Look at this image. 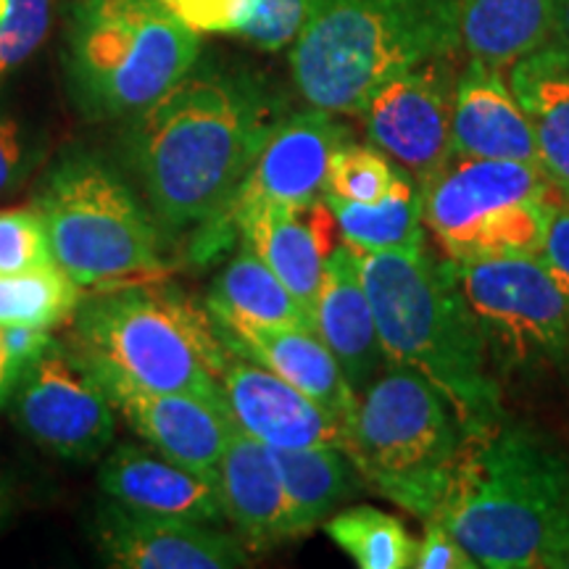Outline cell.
<instances>
[{
    "instance_id": "obj_1",
    "label": "cell",
    "mask_w": 569,
    "mask_h": 569,
    "mask_svg": "<svg viewBox=\"0 0 569 569\" xmlns=\"http://www.w3.org/2000/svg\"><path fill=\"white\" fill-rule=\"evenodd\" d=\"M277 119L253 80L213 69H193L130 119L127 163L159 224L209 232L222 222Z\"/></svg>"
},
{
    "instance_id": "obj_2",
    "label": "cell",
    "mask_w": 569,
    "mask_h": 569,
    "mask_svg": "<svg viewBox=\"0 0 569 569\" xmlns=\"http://www.w3.org/2000/svg\"><path fill=\"white\" fill-rule=\"evenodd\" d=\"M488 569H536L569 519V465L528 425L498 417L465 432L438 511Z\"/></svg>"
},
{
    "instance_id": "obj_3",
    "label": "cell",
    "mask_w": 569,
    "mask_h": 569,
    "mask_svg": "<svg viewBox=\"0 0 569 569\" xmlns=\"http://www.w3.org/2000/svg\"><path fill=\"white\" fill-rule=\"evenodd\" d=\"M359 272L390 365L430 380L465 432L503 417L501 382L461 296L453 261H440L422 246L359 253Z\"/></svg>"
},
{
    "instance_id": "obj_4",
    "label": "cell",
    "mask_w": 569,
    "mask_h": 569,
    "mask_svg": "<svg viewBox=\"0 0 569 569\" xmlns=\"http://www.w3.org/2000/svg\"><path fill=\"white\" fill-rule=\"evenodd\" d=\"M459 46L457 0H311L290 74L315 109L361 117L382 84Z\"/></svg>"
},
{
    "instance_id": "obj_5",
    "label": "cell",
    "mask_w": 569,
    "mask_h": 569,
    "mask_svg": "<svg viewBox=\"0 0 569 569\" xmlns=\"http://www.w3.org/2000/svg\"><path fill=\"white\" fill-rule=\"evenodd\" d=\"M67 343L92 372L142 390L224 398L222 367L230 346L209 306L174 284L138 282L82 298Z\"/></svg>"
},
{
    "instance_id": "obj_6",
    "label": "cell",
    "mask_w": 569,
    "mask_h": 569,
    "mask_svg": "<svg viewBox=\"0 0 569 569\" xmlns=\"http://www.w3.org/2000/svg\"><path fill=\"white\" fill-rule=\"evenodd\" d=\"M198 32L161 0H80L67 40V80L82 117L134 119L196 69Z\"/></svg>"
},
{
    "instance_id": "obj_7",
    "label": "cell",
    "mask_w": 569,
    "mask_h": 569,
    "mask_svg": "<svg viewBox=\"0 0 569 569\" xmlns=\"http://www.w3.org/2000/svg\"><path fill=\"white\" fill-rule=\"evenodd\" d=\"M465 427L448 398L415 369L390 365L346 422V453L361 480L419 519L438 517Z\"/></svg>"
},
{
    "instance_id": "obj_8",
    "label": "cell",
    "mask_w": 569,
    "mask_h": 569,
    "mask_svg": "<svg viewBox=\"0 0 569 569\" xmlns=\"http://www.w3.org/2000/svg\"><path fill=\"white\" fill-rule=\"evenodd\" d=\"M34 209L56 264L82 288H119L167 274L159 219L96 156L77 153L56 163Z\"/></svg>"
},
{
    "instance_id": "obj_9",
    "label": "cell",
    "mask_w": 569,
    "mask_h": 569,
    "mask_svg": "<svg viewBox=\"0 0 569 569\" xmlns=\"http://www.w3.org/2000/svg\"><path fill=\"white\" fill-rule=\"evenodd\" d=\"M422 217L448 259L538 253L557 198L543 169L451 153L419 182Z\"/></svg>"
},
{
    "instance_id": "obj_10",
    "label": "cell",
    "mask_w": 569,
    "mask_h": 569,
    "mask_svg": "<svg viewBox=\"0 0 569 569\" xmlns=\"http://www.w3.org/2000/svg\"><path fill=\"white\" fill-rule=\"evenodd\" d=\"M453 267L496 372H565L569 301L540 253L480 256L453 261Z\"/></svg>"
},
{
    "instance_id": "obj_11",
    "label": "cell",
    "mask_w": 569,
    "mask_h": 569,
    "mask_svg": "<svg viewBox=\"0 0 569 569\" xmlns=\"http://www.w3.org/2000/svg\"><path fill=\"white\" fill-rule=\"evenodd\" d=\"M113 411L88 361L56 338L19 375L11 393V417L19 430L69 461H90L111 446L117 432Z\"/></svg>"
},
{
    "instance_id": "obj_12",
    "label": "cell",
    "mask_w": 569,
    "mask_h": 569,
    "mask_svg": "<svg viewBox=\"0 0 569 569\" xmlns=\"http://www.w3.org/2000/svg\"><path fill=\"white\" fill-rule=\"evenodd\" d=\"M343 142H348V130L338 122L336 113L315 109V106L277 119L256 156L251 172L227 206L222 222L209 232H201L198 248L211 253L213 246H222L232 232L234 213L251 206L309 209L311 203L322 201L327 167Z\"/></svg>"
},
{
    "instance_id": "obj_13",
    "label": "cell",
    "mask_w": 569,
    "mask_h": 569,
    "mask_svg": "<svg viewBox=\"0 0 569 569\" xmlns=\"http://www.w3.org/2000/svg\"><path fill=\"white\" fill-rule=\"evenodd\" d=\"M457 80L453 53L436 56L382 84L361 113L369 142L417 182L451 156Z\"/></svg>"
},
{
    "instance_id": "obj_14",
    "label": "cell",
    "mask_w": 569,
    "mask_h": 569,
    "mask_svg": "<svg viewBox=\"0 0 569 569\" xmlns=\"http://www.w3.org/2000/svg\"><path fill=\"white\" fill-rule=\"evenodd\" d=\"M96 375L113 409L122 411L127 425L146 443L177 465L217 475L224 448L238 430L224 398L159 393V390H142L113 375Z\"/></svg>"
},
{
    "instance_id": "obj_15",
    "label": "cell",
    "mask_w": 569,
    "mask_h": 569,
    "mask_svg": "<svg viewBox=\"0 0 569 569\" xmlns=\"http://www.w3.org/2000/svg\"><path fill=\"white\" fill-rule=\"evenodd\" d=\"M96 543L106 565L124 569H232L248 565L238 538L211 525L156 517L106 501L96 517Z\"/></svg>"
},
{
    "instance_id": "obj_16",
    "label": "cell",
    "mask_w": 569,
    "mask_h": 569,
    "mask_svg": "<svg viewBox=\"0 0 569 569\" xmlns=\"http://www.w3.org/2000/svg\"><path fill=\"white\" fill-rule=\"evenodd\" d=\"M230 346V343H227ZM222 393L234 425L272 448L338 446L346 451V422L280 375L230 346L222 367Z\"/></svg>"
},
{
    "instance_id": "obj_17",
    "label": "cell",
    "mask_w": 569,
    "mask_h": 569,
    "mask_svg": "<svg viewBox=\"0 0 569 569\" xmlns=\"http://www.w3.org/2000/svg\"><path fill=\"white\" fill-rule=\"evenodd\" d=\"M101 488L111 501L156 517L217 525L227 519L219 475L198 472L140 446H119L101 467Z\"/></svg>"
},
{
    "instance_id": "obj_18",
    "label": "cell",
    "mask_w": 569,
    "mask_h": 569,
    "mask_svg": "<svg viewBox=\"0 0 569 569\" xmlns=\"http://www.w3.org/2000/svg\"><path fill=\"white\" fill-rule=\"evenodd\" d=\"M232 230L243 234V246L251 248L315 317L325 259L336 248L330 240L332 230H338L325 198L309 209L251 206L234 213Z\"/></svg>"
},
{
    "instance_id": "obj_19",
    "label": "cell",
    "mask_w": 569,
    "mask_h": 569,
    "mask_svg": "<svg viewBox=\"0 0 569 569\" xmlns=\"http://www.w3.org/2000/svg\"><path fill=\"white\" fill-rule=\"evenodd\" d=\"M317 336L330 348L356 396L386 372L388 356L377 336L372 303L361 282L359 253L336 246L325 259L322 288L315 306Z\"/></svg>"
},
{
    "instance_id": "obj_20",
    "label": "cell",
    "mask_w": 569,
    "mask_h": 569,
    "mask_svg": "<svg viewBox=\"0 0 569 569\" xmlns=\"http://www.w3.org/2000/svg\"><path fill=\"white\" fill-rule=\"evenodd\" d=\"M219 330L234 351L259 361L284 382L315 398L332 417L348 422L356 407V396L343 369L315 330L288 325H264L253 319L213 315Z\"/></svg>"
},
{
    "instance_id": "obj_21",
    "label": "cell",
    "mask_w": 569,
    "mask_h": 569,
    "mask_svg": "<svg viewBox=\"0 0 569 569\" xmlns=\"http://www.w3.org/2000/svg\"><path fill=\"white\" fill-rule=\"evenodd\" d=\"M451 153L540 167L530 119L503 80L501 69L469 59L459 74L451 119Z\"/></svg>"
},
{
    "instance_id": "obj_22",
    "label": "cell",
    "mask_w": 569,
    "mask_h": 569,
    "mask_svg": "<svg viewBox=\"0 0 569 569\" xmlns=\"http://www.w3.org/2000/svg\"><path fill=\"white\" fill-rule=\"evenodd\" d=\"M217 475L224 515L253 549L296 538L288 496L267 443L238 427Z\"/></svg>"
},
{
    "instance_id": "obj_23",
    "label": "cell",
    "mask_w": 569,
    "mask_h": 569,
    "mask_svg": "<svg viewBox=\"0 0 569 569\" xmlns=\"http://www.w3.org/2000/svg\"><path fill=\"white\" fill-rule=\"evenodd\" d=\"M509 88L528 113L538 163L569 201V51L557 38L509 67Z\"/></svg>"
},
{
    "instance_id": "obj_24",
    "label": "cell",
    "mask_w": 569,
    "mask_h": 569,
    "mask_svg": "<svg viewBox=\"0 0 569 569\" xmlns=\"http://www.w3.org/2000/svg\"><path fill=\"white\" fill-rule=\"evenodd\" d=\"M457 9L469 59L501 71L553 38V0H457Z\"/></svg>"
},
{
    "instance_id": "obj_25",
    "label": "cell",
    "mask_w": 569,
    "mask_h": 569,
    "mask_svg": "<svg viewBox=\"0 0 569 569\" xmlns=\"http://www.w3.org/2000/svg\"><path fill=\"white\" fill-rule=\"evenodd\" d=\"M284 496L290 503L293 536L303 538L336 515L340 503L361 490V475L338 446L272 448Z\"/></svg>"
},
{
    "instance_id": "obj_26",
    "label": "cell",
    "mask_w": 569,
    "mask_h": 569,
    "mask_svg": "<svg viewBox=\"0 0 569 569\" xmlns=\"http://www.w3.org/2000/svg\"><path fill=\"white\" fill-rule=\"evenodd\" d=\"M336 217L338 232L356 253L415 251L425 246L422 190L409 172L398 169L393 184L382 198L369 203L322 196Z\"/></svg>"
},
{
    "instance_id": "obj_27",
    "label": "cell",
    "mask_w": 569,
    "mask_h": 569,
    "mask_svg": "<svg viewBox=\"0 0 569 569\" xmlns=\"http://www.w3.org/2000/svg\"><path fill=\"white\" fill-rule=\"evenodd\" d=\"M193 32L240 38L282 51L301 32L311 0H161Z\"/></svg>"
},
{
    "instance_id": "obj_28",
    "label": "cell",
    "mask_w": 569,
    "mask_h": 569,
    "mask_svg": "<svg viewBox=\"0 0 569 569\" xmlns=\"http://www.w3.org/2000/svg\"><path fill=\"white\" fill-rule=\"evenodd\" d=\"M206 306L211 315H232L317 332L315 317L248 246L240 248V253L217 277Z\"/></svg>"
},
{
    "instance_id": "obj_29",
    "label": "cell",
    "mask_w": 569,
    "mask_h": 569,
    "mask_svg": "<svg viewBox=\"0 0 569 569\" xmlns=\"http://www.w3.org/2000/svg\"><path fill=\"white\" fill-rule=\"evenodd\" d=\"M327 536L356 567L361 569H407L415 567L417 543L401 519L375 507H351L336 511L322 525Z\"/></svg>"
},
{
    "instance_id": "obj_30",
    "label": "cell",
    "mask_w": 569,
    "mask_h": 569,
    "mask_svg": "<svg viewBox=\"0 0 569 569\" xmlns=\"http://www.w3.org/2000/svg\"><path fill=\"white\" fill-rule=\"evenodd\" d=\"M77 284L59 264L30 272L0 274V327H42L53 330L69 322L82 301Z\"/></svg>"
},
{
    "instance_id": "obj_31",
    "label": "cell",
    "mask_w": 569,
    "mask_h": 569,
    "mask_svg": "<svg viewBox=\"0 0 569 569\" xmlns=\"http://www.w3.org/2000/svg\"><path fill=\"white\" fill-rule=\"evenodd\" d=\"M398 169L380 148L359 146V142L348 140L332 153L330 167H327L325 193L359 203L377 201L390 190Z\"/></svg>"
},
{
    "instance_id": "obj_32",
    "label": "cell",
    "mask_w": 569,
    "mask_h": 569,
    "mask_svg": "<svg viewBox=\"0 0 569 569\" xmlns=\"http://www.w3.org/2000/svg\"><path fill=\"white\" fill-rule=\"evenodd\" d=\"M53 0H0V77L34 53L51 27Z\"/></svg>"
},
{
    "instance_id": "obj_33",
    "label": "cell",
    "mask_w": 569,
    "mask_h": 569,
    "mask_svg": "<svg viewBox=\"0 0 569 569\" xmlns=\"http://www.w3.org/2000/svg\"><path fill=\"white\" fill-rule=\"evenodd\" d=\"M56 264L38 209L0 211V274Z\"/></svg>"
},
{
    "instance_id": "obj_34",
    "label": "cell",
    "mask_w": 569,
    "mask_h": 569,
    "mask_svg": "<svg viewBox=\"0 0 569 569\" xmlns=\"http://www.w3.org/2000/svg\"><path fill=\"white\" fill-rule=\"evenodd\" d=\"M425 538L417 543V569H478V561L469 557L465 546L453 538L443 519H427Z\"/></svg>"
},
{
    "instance_id": "obj_35",
    "label": "cell",
    "mask_w": 569,
    "mask_h": 569,
    "mask_svg": "<svg viewBox=\"0 0 569 569\" xmlns=\"http://www.w3.org/2000/svg\"><path fill=\"white\" fill-rule=\"evenodd\" d=\"M34 153L21 124L0 109V196L11 193L30 172Z\"/></svg>"
},
{
    "instance_id": "obj_36",
    "label": "cell",
    "mask_w": 569,
    "mask_h": 569,
    "mask_svg": "<svg viewBox=\"0 0 569 569\" xmlns=\"http://www.w3.org/2000/svg\"><path fill=\"white\" fill-rule=\"evenodd\" d=\"M540 259L546 261L553 280L559 282L561 293L569 301V206L553 203L549 227H546L543 246H540Z\"/></svg>"
},
{
    "instance_id": "obj_37",
    "label": "cell",
    "mask_w": 569,
    "mask_h": 569,
    "mask_svg": "<svg viewBox=\"0 0 569 569\" xmlns=\"http://www.w3.org/2000/svg\"><path fill=\"white\" fill-rule=\"evenodd\" d=\"M0 332H3L6 351H9L11 365L19 375L24 372V369L30 367L53 340L51 330H42V327L13 325V327H0Z\"/></svg>"
},
{
    "instance_id": "obj_38",
    "label": "cell",
    "mask_w": 569,
    "mask_h": 569,
    "mask_svg": "<svg viewBox=\"0 0 569 569\" xmlns=\"http://www.w3.org/2000/svg\"><path fill=\"white\" fill-rule=\"evenodd\" d=\"M540 569H569V519L561 525L557 538L551 540L549 551H546Z\"/></svg>"
},
{
    "instance_id": "obj_39",
    "label": "cell",
    "mask_w": 569,
    "mask_h": 569,
    "mask_svg": "<svg viewBox=\"0 0 569 569\" xmlns=\"http://www.w3.org/2000/svg\"><path fill=\"white\" fill-rule=\"evenodd\" d=\"M17 380H19V372L11 365V356L6 351V343H3V332H0V407L11 398L13 388H17Z\"/></svg>"
},
{
    "instance_id": "obj_40",
    "label": "cell",
    "mask_w": 569,
    "mask_h": 569,
    "mask_svg": "<svg viewBox=\"0 0 569 569\" xmlns=\"http://www.w3.org/2000/svg\"><path fill=\"white\" fill-rule=\"evenodd\" d=\"M553 38L569 51V0H553Z\"/></svg>"
},
{
    "instance_id": "obj_41",
    "label": "cell",
    "mask_w": 569,
    "mask_h": 569,
    "mask_svg": "<svg viewBox=\"0 0 569 569\" xmlns=\"http://www.w3.org/2000/svg\"><path fill=\"white\" fill-rule=\"evenodd\" d=\"M11 501H13V496H11L9 480H6L3 475H0V522H3V519L9 517V511H11Z\"/></svg>"
}]
</instances>
